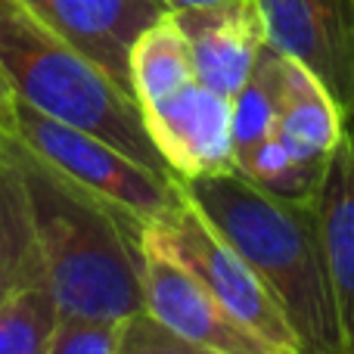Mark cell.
<instances>
[{
  "label": "cell",
  "mask_w": 354,
  "mask_h": 354,
  "mask_svg": "<svg viewBox=\"0 0 354 354\" xmlns=\"http://www.w3.org/2000/svg\"><path fill=\"white\" fill-rule=\"evenodd\" d=\"M6 140L22 174L44 283L59 314L124 320L143 311L147 221L68 180L12 137Z\"/></svg>",
  "instance_id": "6da1fadb"
},
{
  "label": "cell",
  "mask_w": 354,
  "mask_h": 354,
  "mask_svg": "<svg viewBox=\"0 0 354 354\" xmlns=\"http://www.w3.org/2000/svg\"><path fill=\"white\" fill-rule=\"evenodd\" d=\"M180 189L261 277L301 354H345L314 196L274 193L239 168L189 177Z\"/></svg>",
  "instance_id": "7a4b0ae2"
},
{
  "label": "cell",
  "mask_w": 354,
  "mask_h": 354,
  "mask_svg": "<svg viewBox=\"0 0 354 354\" xmlns=\"http://www.w3.org/2000/svg\"><path fill=\"white\" fill-rule=\"evenodd\" d=\"M0 78L12 100L103 137L134 162L171 174L134 93L35 19L19 0H0Z\"/></svg>",
  "instance_id": "3957f363"
},
{
  "label": "cell",
  "mask_w": 354,
  "mask_h": 354,
  "mask_svg": "<svg viewBox=\"0 0 354 354\" xmlns=\"http://www.w3.org/2000/svg\"><path fill=\"white\" fill-rule=\"evenodd\" d=\"M0 131L68 180L93 189L140 221L159 218L183 199L177 177L153 171L124 156L118 147L106 143L103 137L50 118L19 100H12V109Z\"/></svg>",
  "instance_id": "277c9868"
},
{
  "label": "cell",
  "mask_w": 354,
  "mask_h": 354,
  "mask_svg": "<svg viewBox=\"0 0 354 354\" xmlns=\"http://www.w3.org/2000/svg\"><path fill=\"white\" fill-rule=\"evenodd\" d=\"M143 245L165 252L180 268H187L233 317L243 320L270 345L289 354H301L286 314L261 283V277L187 196L165 214L147 221Z\"/></svg>",
  "instance_id": "5b68a950"
},
{
  "label": "cell",
  "mask_w": 354,
  "mask_h": 354,
  "mask_svg": "<svg viewBox=\"0 0 354 354\" xmlns=\"http://www.w3.org/2000/svg\"><path fill=\"white\" fill-rule=\"evenodd\" d=\"M268 44L299 62L354 122V0H258Z\"/></svg>",
  "instance_id": "8992f818"
},
{
  "label": "cell",
  "mask_w": 354,
  "mask_h": 354,
  "mask_svg": "<svg viewBox=\"0 0 354 354\" xmlns=\"http://www.w3.org/2000/svg\"><path fill=\"white\" fill-rule=\"evenodd\" d=\"M140 112L156 149L177 180L236 168L230 97L208 91L193 78L180 91L140 106Z\"/></svg>",
  "instance_id": "52a82bcc"
},
{
  "label": "cell",
  "mask_w": 354,
  "mask_h": 354,
  "mask_svg": "<svg viewBox=\"0 0 354 354\" xmlns=\"http://www.w3.org/2000/svg\"><path fill=\"white\" fill-rule=\"evenodd\" d=\"M143 311L214 354H289L236 320L187 268L143 245Z\"/></svg>",
  "instance_id": "ba28073f"
},
{
  "label": "cell",
  "mask_w": 354,
  "mask_h": 354,
  "mask_svg": "<svg viewBox=\"0 0 354 354\" xmlns=\"http://www.w3.org/2000/svg\"><path fill=\"white\" fill-rule=\"evenodd\" d=\"M50 31L131 91V47L143 28L171 12L168 0H19Z\"/></svg>",
  "instance_id": "9c48e42d"
},
{
  "label": "cell",
  "mask_w": 354,
  "mask_h": 354,
  "mask_svg": "<svg viewBox=\"0 0 354 354\" xmlns=\"http://www.w3.org/2000/svg\"><path fill=\"white\" fill-rule=\"evenodd\" d=\"M174 19L189 44L196 81L233 100L268 44L258 0H214L202 6H183L174 10Z\"/></svg>",
  "instance_id": "30bf717a"
},
{
  "label": "cell",
  "mask_w": 354,
  "mask_h": 354,
  "mask_svg": "<svg viewBox=\"0 0 354 354\" xmlns=\"http://www.w3.org/2000/svg\"><path fill=\"white\" fill-rule=\"evenodd\" d=\"M320 243L336 295L345 354H354V122L324 159L314 187Z\"/></svg>",
  "instance_id": "8fae6325"
},
{
  "label": "cell",
  "mask_w": 354,
  "mask_h": 354,
  "mask_svg": "<svg viewBox=\"0 0 354 354\" xmlns=\"http://www.w3.org/2000/svg\"><path fill=\"white\" fill-rule=\"evenodd\" d=\"M345 115L317 78L299 62L286 59V84H283L280 112L270 134L299 162L324 165L330 149L345 131Z\"/></svg>",
  "instance_id": "7c38bea8"
},
{
  "label": "cell",
  "mask_w": 354,
  "mask_h": 354,
  "mask_svg": "<svg viewBox=\"0 0 354 354\" xmlns=\"http://www.w3.org/2000/svg\"><path fill=\"white\" fill-rule=\"evenodd\" d=\"M35 283H44V268L31 233L28 199L10 140L0 134V301Z\"/></svg>",
  "instance_id": "4fadbf2b"
},
{
  "label": "cell",
  "mask_w": 354,
  "mask_h": 354,
  "mask_svg": "<svg viewBox=\"0 0 354 354\" xmlns=\"http://www.w3.org/2000/svg\"><path fill=\"white\" fill-rule=\"evenodd\" d=\"M128 68H131V93H134V100L140 106L156 103V100L180 91L183 84H189L196 78L189 44L183 37L180 25H177L174 10L140 31V37L131 47Z\"/></svg>",
  "instance_id": "5bb4252c"
},
{
  "label": "cell",
  "mask_w": 354,
  "mask_h": 354,
  "mask_svg": "<svg viewBox=\"0 0 354 354\" xmlns=\"http://www.w3.org/2000/svg\"><path fill=\"white\" fill-rule=\"evenodd\" d=\"M283 84H286V56L277 53L270 44H264L252 66L249 78L233 93V149L236 159L252 149L258 140L270 137L280 112Z\"/></svg>",
  "instance_id": "9a60e30c"
},
{
  "label": "cell",
  "mask_w": 354,
  "mask_h": 354,
  "mask_svg": "<svg viewBox=\"0 0 354 354\" xmlns=\"http://www.w3.org/2000/svg\"><path fill=\"white\" fill-rule=\"evenodd\" d=\"M56 320L59 308L44 283L10 292L0 301V354H50Z\"/></svg>",
  "instance_id": "2e32d148"
},
{
  "label": "cell",
  "mask_w": 354,
  "mask_h": 354,
  "mask_svg": "<svg viewBox=\"0 0 354 354\" xmlns=\"http://www.w3.org/2000/svg\"><path fill=\"white\" fill-rule=\"evenodd\" d=\"M115 354H214L183 339L171 326L159 324L153 314L137 311L118 324Z\"/></svg>",
  "instance_id": "e0dca14e"
},
{
  "label": "cell",
  "mask_w": 354,
  "mask_h": 354,
  "mask_svg": "<svg viewBox=\"0 0 354 354\" xmlns=\"http://www.w3.org/2000/svg\"><path fill=\"white\" fill-rule=\"evenodd\" d=\"M118 324L122 320L59 314L53 330V342H50V354H115Z\"/></svg>",
  "instance_id": "ac0fdd59"
},
{
  "label": "cell",
  "mask_w": 354,
  "mask_h": 354,
  "mask_svg": "<svg viewBox=\"0 0 354 354\" xmlns=\"http://www.w3.org/2000/svg\"><path fill=\"white\" fill-rule=\"evenodd\" d=\"M10 109H12V93H10V87L3 84V78H0V124L6 122Z\"/></svg>",
  "instance_id": "d6986e66"
},
{
  "label": "cell",
  "mask_w": 354,
  "mask_h": 354,
  "mask_svg": "<svg viewBox=\"0 0 354 354\" xmlns=\"http://www.w3.org/2000/svg\"><path fill=\"white\" fill-rule=\"evenodd\" d=\"M202 3H214V0H168L171 10H183V6H202Z\"/></svg>",
  "instance_id": "ffe728a7"
}]
</instances>
